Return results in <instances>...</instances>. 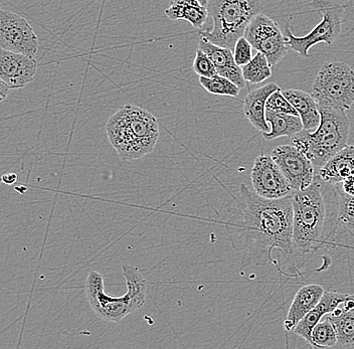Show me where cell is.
Instances as JSON below:
<instances>
[{"mask_svg": "<svg viewBox=\"0 0 354 349\" xmlns=\"http://www.w3.org/2000/svg\"><path fill=\"white\" fill-rule=\"evenodd\" d=\"M165 13L170 21H187L196 30L203 28L209 17L207 6L198 0H172Z\"/></svg>", "mask_w": 354, "mask_h": 349, "instance_id": "19", "label": "cell"}, {"mask_svg": "<svg viewBox=\"0 0 354 349\" xmlns=\"http://www.w3.org/2000/svg\"><path fill=\"white\" fill-rule=\"evenodd\" d=\"M266 120L270 125V132L263 133L267 141L275 140L280 137H293L304 129L300 116L290 114H281L266 110Z\"/></svg>", "mask_w": 354, "mask_h": 349, "instance_id": "20", "label": "cell"}, {"mask_svg": "<svg viewBox=\"0 0 354 349\" xmlns=\"http://www.w3.org/2000/svg\"><path fill=\"white\" fill-rule=\"evenodd\" d=\"M37 62L35 57L0 50V79L11 90L22 89L35 78Z\"/></svg>", "mask_w": 354, "mask_h": 349, "instance_id": "12", "label": "cell"}, {"mask_svg": "<svg viewBox=\"0 0 354 349\" xmlns=\"http://www.w3.org/2000/svg\"><path fill=\"white\" fill-rule=\"evenodd\" d=\"M240 191L241 200L227 229L232 248L242 255L243 264L276 266L275 249L290 259L294 255L291 196L269 200L245 183Z\"/></svg>", "mask_w": 354, "mask_h": 349, "instance_id": "1", "label": "cell"}, {"mask_svg": "<svg viewBox=\"0 0 354 349\" xmlns=\"http://www.w3.org/2000/svg\"><path fill=\"white\" fill-rule=\"evenodd\" d=\"M192 70L199 77H205V78H210V77L218 75V70L214 67L212 59L201 48H198V52H196V59H194V65H192Z\"/></svg>", "mask_w": 354, "mask_h": 349, "instance_id": "28", "label": "cell"}, {"mask_svg": "<svg viewBox=\"0 0 354 349\" xmlns=\"http://www.w3.org/2000/svg\"><path fill=\"white\" fill-rule=\"evenodd\" d=\"M266 107H267L268 110L281 113V114L296 115V116H299L297 110L290 103V101L284 96L283 91L281 89L277 90L270 95Z\"/></svg>", "mask_w": 354, "mask_h": 349, "instance_id": "27", "label": "cell"}, {"mask_svg": "<svg viewBox=\"0 0 354 349\" xmlns=\"http://www.w3.org/2000/svg\"><path fill=\"white\" fill-rule=\"evenodd\" d=\"M333 185L335 187L334 191L338 200V211L334 232L337 235L348 234L354 238V196L345 194L342 191V187H338V183Z\"/></svg>", "mask_w": 354, "mask_h": 349, "instance_id": "21", "label": "cell"}, {"mask_svg": "<svg viewBox=\"0 0 354 349\" xmlns=\"http://www.w3.org/2000/svg\"><path fill=\"white\" fill-rule=\"evenodd\" d=\"M272 68L267 57L258 52L249 64L243 66V79L252 85L263 83L272 76Z\"/></svg>", "mask_w": 354, "mask_h": 349, "instance_id": "24", "label": "cell"}, {"mask_svg": "<svg viewBox=\"0 0 354 349\" xmlns=\"http://www.w3.org/2000/svg\"><path fill=\"white\" fill-rule=\"evenodd\" d=\"M324 292V288L321 285L309 284L302 287L296 293L288 311L286 319L284 320L285 330H294L298 322L317 306Z\"/></svg>", "mask_w": 354, "mask_h": 349, "instance_id": "15", "label": "cell"}, {"mask_svg": "<svg viewBox=\"0 0 354 349\" xmlns=\"http://www.w3.org/2000/svg\"><path fill=\"white\" fill-rule=\"evenodd\" d=\"M17 180V174L15 173L4 174V176H2V181L6 183V185H12V183H15Z\"/></svg>", "mask_w": 354, "mask_h": 349, "instance_id": "33", "label": "cell"}, {"mask_svg": "<svg viewBox=\"0 0 354 349\" xmlns=\"http://www.w3.org/2000/svg\"><path fill=\"white\" fill-rule=\"evenodd\" d=\"M354 173V145H346L332 156L317 173L323 182L333 185L342 183Z\"/></svg>", "mask_w": 354, "mask_h": 349, "instance_id": "17", "label": "cell"}, {"mask_svg": "<svg viewBox=\"0 0 354 349\" xmlns=\"http://www.w3.org/2000/svg\"><path fill=\"white\" fill-rule=\"evenodd\" d=\"M293 207L294 255H308L322 248L325 240V209L322 187L314 181L304 191L291 194Z\"/></svg>", "mask_w": 354, "mask_h": 349, "instance_id": "4", "label": "cell"}, {"mask_svg": "<svg viewBox=\"0 0 354 349\" xmlns=\"http://www.w3.org/2000/svg\"><path fill=\"white\" fill-rule=\"evenodd\" d=\"M318 109L321 120L317 129H303L291 137L294 147L311 161L316 176L332 156L346 147L351 128L346 110L319 104Z\"/></svg>", "mask_w": 354, "mask_h": 349, "instance_id": "3", "label": "cell"}, {"mask_svg": "<svg viewBox=\"0 0 354 349\" xmlns=\"http://www.w3.org/2000/svg\"><path fill=\"white\" fill-rule=\"evenodd\" d=\"M348 311H354L353 294H347L346 298L331 313L348 312Z\"/></svg>", "mask_w": 354, "mask_h": 349, "instance_id": "30", "label": "cell"}, {"mask_svg": "<svg viewBox=\"0 0 354 349\" xmlns=\"http://www.w3.org/2000/svg\"><path fill=\"white\" fill-rule=\"evenodd\" d=\"M279 89L280 87L275 83L267 84L263 87L251 91L243 100V114L252 126L262 134L268 133L271 130L266 120L268 98L272 93Z\"/></svg>", "mask_w": 354, "mask_h": 349, "instance_id": "14", "label": "cell"}, {"mask_svg": "<svg viewBox=\"0 0 354 349\" xmlns=\"http://www.w3.org/2000/svg\"><path fill=\"white\" fill-rule=\"evenodd\" d=\"M39 46L37 35L24 17L10 10H0V48L35 57Z\"/></svg>", "mask_w": 354, "mask_h": 349, "instance_id": "9", "label": "cell"}, {"mask_svg": "<svg viewBox=\"0 0 354 349\" xmlns=\"http://www.w3.org/2000/svg\"><path fill=\"white\" fill-rule=\"evenodd\" d=\"M253 48V46L245 39V35L238 39L232 53H234V61L240 67L247 65L252 61L254 57Z\"/></svg>", "mask_w": 354, "mask_h": 349, "instance_id": "29", "label": "cell"}, {"mask_svg": "<svg viewBox=\"0 0 354 349\" xmlns=\"http://www.w3.org/2000/svg\"><path fill=\"white\" fill-rule=\"evenodd\" d=\"M312 348H329L337 346V335L330 320L324 316L313 328L311 335Z\"/></svg>", "mask_w": 354, "mask_h": 349, "instance_id": "26", "label": "cell"}, {"mask_svg": "<svg viewBox=\"0 0 354 349\" xmlns=\"http://www.w3.org/2000/svg\"><path fill=\"white\" fill-rule=\"evenodd\" d=\"M207 8L214 26L199 35L214 45L234 50L238 39L245 35L248 26L264 6L261 0H209Z\"/></svg>", "mask_w": 354, "mask_h": 349, "instance_id": "5", "label": "cell"}, {"mask_svg": "<svg viewBox=\"0 0 354 349\" xmlns=\"http://www.w3.org/2000/svg\"><path fill=\"white\" fill-rule=\"evenodd\" d=\"M271 156L294 191H304L315 181L316 171L313 164L294 145L277 147Z\"/></svg>", "mask_w": 354, "mask_h": 349, "instance_id": "11", "label": "cell"}, {"mask_svg": "<svg viewBox=\"0 0 354 349\" xmlns=\"http://www.w3.org/2000/svg\"><path fill=\"white\" fill-rule=\"evenodd\" d=\"M314 8L322 15V19L308 35L296 37L288 23L285 28V39L288 46L300 56L309 57V50L312 46L326 44L332 45L339 37L342 28L343 10L340 4L329 0H314Z\"/></svg>", "mask_w": 354, "mask_h": 349, "instance_id": "7", "label": "cell"}, {"mask_svg": "<svg viewBox=\"0 0 354 349\" xmlns=\"http://www.w3.org/2000/svg\"><path fill=\"white\" fill-rule=\"evenodd\" d=\"M10 88L2 79H0V100H6V97L10 94Z\"/></svg>", "mask_w": 354, "mask_h": 349, "instance_id": "32", "label": "cell"}, {"mask_svg": "<svg viewBox=\"0 0 354 349\" xmlns=\"http://www.w3.org/2000/svg\"><path fill=\"white\" fill-rule=\"evenodd\" d=\"M199 83L209 94L234 97V98L240 94L241 88L238 85L231 79L218 74L210 78L199 77Z\"/></svg>", "mask_w": 354, "mask_h": 349, "instance_id": "25", "label": "cell"}, {"mask_svg": "<svg viewBox=\"0 0 354 349\" xmlns=\"http://www.w3.org/2000/svg\"><path fill=\"white\" fill-rule=\"evenodd\" d=\"M342 191L349 196H354V173L342 182Z\"/></svg>", "mask_w": 354, "mask_h": 349, "instance_id": "31", "label": "cell"}, {"mask_svg": "<svg viewBox=\"0 0 354 349\" xmlns=\"http://www.w3.org/2000/svg\"><path fill=\"white\" fill-rule=\"evenodd\" d=\"M283 94L297 110L304 129L310 132L317 129L320 124L321 116L317 101L313 95L296 89L283 91Z\"/></svg>", "mask_w": 354, "mask_h": 349, "instance_id": "18", "label": "cell"}, {"mask_svg": "<svg viewBox=\"0 0 354 349\" xmlns=\"http://www.w3.org/2000/svg\"><path fill=\"white\" fill-rule=\"evenodd\" d=\"M251 180L253 191L269 200L284 198L294 191L271 155H260L254 159Z\"/></svg>", "mask_w": 354, "mask_h": 349, "instance_id": "10", "label": "cell"}, {"mask_svg": "<svg viewBox=\"0 0 354 349\" xmlns=\"http://www.w3.org/2000/svg\"><path fill=\"white\" fill-rule=\"evenodd\" d=\"M347 294L326 292L323 294L322 298L315 308L298 322L294 328V332L298 337H302L307 343H311L312 331L314 327L322 320L325 315L329 314L346 298Z\"/></svg>", "mask_w": 354, "mask_h": 349, "instance_id": "16", "label": "cell"}, {"mask_svg": "<svg viewBox=\"0 0 354 349\" xmlns=\"http://www.w3.org/2000/svg\"><path fill=\"white\" fill-rule=\"evenodd\" d=\"M319 105L348 110L354 104V70L343 62H328L321 67L313 84Z\"/></svg>", "mask_w": 354, "mask_h": 349, "instance_id": "6", "label": "cell"}, {"mask_svg": "<svg viewBox=\"0 0 354 349\" xmlns=\"http://www.w3.org/2000/svg\"><path fill=\"white\" fill-rule=\"evenodd\" d=\"M245 37L254 50L267 57L272 67L284 59L290 48L279 24L262 12L248 26Z\"/></svg>", "mask_w": 354, "mask_h": 349, "instance_id": "8", "label": "cell"}, {"mask_svg": "<svg viewBox=\"0 0 354 349\" xmlns=\"http://www.w3.org/2000/svg\"><path fill=\"white\" fill-rule=\"evenodd\" d=\"M106 131L122 160H135L153 151L159 125L147 110L125 105L108 120Z\"/></svg>", "mask_w": 354, "mask_h": 349, "instance_id": "2", "label": "cell"}, {"mask_svg": "<svg viewBox=\"0 0 354 349\" xmlns=\"http://www.w3.org/2000/svg\"><path fill=\"white\" fill-rule=\"evenodd\" d=\"M199 2H201L203 6H207V2H209V0H198Z\"/></svg>", "mask_w": 354, "mask_h": 349, "instance_id": "34", "label": "cell"}, {"mask_svg": "<svg viewBox=\"0 0 354 349\" xmlns=\"http://www.w3.org/2000/svg\"><path fill=\"white\" fill-rule=\"evenodd\" d=\"M122 271L127 286L126 295L129 297L133 312H135L145 304L147 285L142 274L136 267L122 265Z\"/></svg>", "mask_w": 354, "mask_h": 349, "instance_id": "22", "label": "cell"}, {"mask_svg": "<svg viewBox=\"0 0 354 349\" xmlns=\"http://www.w3.org/2000/svg\"><path fill=\"white\" fill-rule=\"evenodd\" d=\"M198 48L209 57L218 75L231 79L241 89L245 87L247 82L243 79L242 67H240L234 61V53L232 50L214 45L203 37L199 39Z\"/></svg>", "mask_w": 354, "mask_h": 349, "instance_id": "13", "label": "cell"}, {"mask_svg": "<svg viewBox=\"0 0 354 349\" xmlns=\"http://www.w3.org/2000/svg\"><path fill=\"white\" fill-rule=\"evenodd\" d=\"M330 320L337 335L339 348H354V311L329 313L325 315Z\"/></svg>", "mask_w": 354, "mask_h": 349, "instance_id": "23", "label": "cell"}]
</instances>
